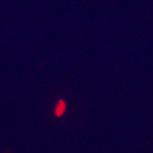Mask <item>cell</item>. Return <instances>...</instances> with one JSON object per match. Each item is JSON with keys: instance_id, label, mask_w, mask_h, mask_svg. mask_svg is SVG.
<instances>
[{"instance_id": "obj_1", "label": "cell", "mask_w": 153, "mask_h": 153, "mask_svg": "<svg viewBox=\"0 0 153 153\" xmlns=\"http://www.w3.org/2000/svg\"><path fill=\"white\" fill-rule=\"evenodd\" d=\"M66 108V105L63 101H60L56 106V109H55V114H56L57 117H62V114L64 113Z\"/></svg>"}]
</instances>
